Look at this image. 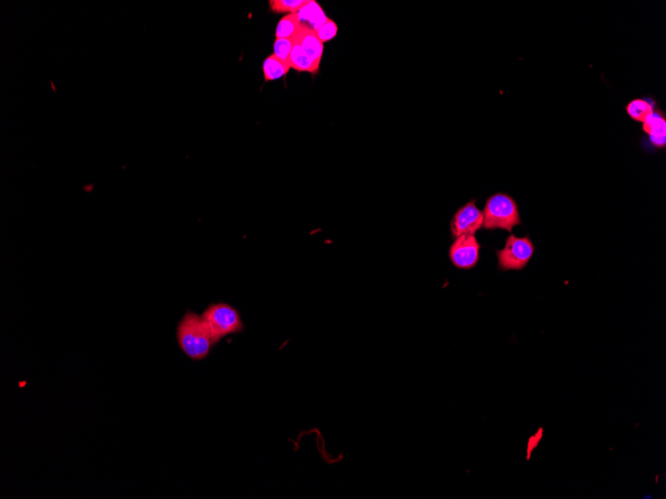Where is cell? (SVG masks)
Instances as JSON below:
<instances>
[{"label": "cell", "instance_id": "1", "mask_svg": "<svg viewBox=\"0 0 666 499\" xmlns=\"http://www.w3.org/2000/svg\"><path fill=\"white\" fill-rule=\"evenodd\" d=\"M176 339L179 350L194 362L206 360L216 346L201 315L191 310L179 321Z\"/></svg>", "mask_w": 666, "mask_h": 499}, {"label": "cell", "instance_id": "2", "mask_svg": "<svg viewBox=\"0 0 666 499\" xmlns=\"http://www.w3.org/2000/svg\"><path fill=\"white\" fill-rule=\"evenodd\" d=\"M201 317L216 345L227 337L244 330L239 311L226 302L209 304Z\"/></svg>", "mask_w": 666, "mask_h": 499}, {"label": "cell", "instance_id": "3", "mask_svg": "<svg viewBox=\"0 0 666 499\" xmlns=\"http://www.w3.org/2000/svg\"><path fill=\"white\" fill-rule=\"evenodd\" d=\"M483 229L486 231L503 229L512 233L515 226H521L517 201L510 194L497 193L486 201L483 209Z\"/></svg>", "mask_w": 666, "mask_h": 499}, {"label": "cell", "instance_id": "4", "mask_svg": "<svg viewBox=\"0 0 666 499\" xmlns=\"http://www.w3.org/2000/svg\"><path fill=\"white\" fill-rule=\"evenodd\" d=\"M535 251V244L529 236L518 238L510 234L506 238L504 248L496 251L499 270H523L533 258Z\"/></svg>", "mask_w": 666, "mask_h": 499}, {"label": "cell", "instance_id": "5", "mask_svg": "<svg viewBox=\"0 0 666 499\" xmlns=\"http://www.w3.org/2000/svg\"><path fill=\"white\" fill-rule=\"evenodd\" d=\"M481 244L472 234L458 236L449 248V259L455 268L470 270L475 268L480 261Z\"/></svg>", "mask_w": 666, "mask_h": 499}, {"label": "cell", "instance_id": "6", "mask_svg": "<svg viewBox=\"0 0 666 499\" xmlns=\"http://www.w3.org/2000/svg\"><path fill=\"white\" fill-rule=\"evenodd\" d=\"M483 211L477 208L475 199L464 204L462 208L458 209L454 214L450 223V233L452 238L472 234L475 236L477 231L483 229Z\"/></svg>", "mask_w": 666, "mask_h": 499}, {"label": "cell", "instance_id": "7", "mask_svg": "<svg viewBox=\"0 0 666 499\" xmlns=\"http://www.w3.org/2000/svg\"><path fill=\"white\" fill-rule=\"evenodd\" d=\"M642 130L655 148L663 149L666 146V119L660 110H653L643 121Z\"/></svg>", "mask_w": 666, "mask_h": 499}, {"label": "cell", "instance_id": "8", "mask_svg": "<svg viewBox=\"0 0 666 499\" xmlns=\"http://www.w3.org/2000/svg\"><path fill=\"white\" fill-rule=\"evenodd\" d=\"M293 43H298L316 64L321 65L324 44L319 40L318 34L314 30L303 25L296 36L293 37Z\"/></svg>", "mask_w": 666, "mask_h": 499}, {"label": "cell", "instance_id": "9", "mask_svg": "<svg viewBox=\"0 0 666 499\" xmlns=\"http://www.w3.org/2000/svg\"><path fill=\"white\" fill-rule=\"evenodd\" d=\"M296 14L301 24L314 31H316L328 19L323 7L316 0H309L308 4L304 5Z\"/></svg>", "mask_w": 666, "mask_h": 499}, {"label": "cell", "instance_id": "10", "mask_svg": "<svg viewBox=\"0 0 666 499\" xmlns=\"http://www.w3.org/2000/svg\"><path fill=\"white\" fill-rule=\"evenodd\" d=\"M289 65L291 69L296 71L308 72L313 75L318 73L319 66H321L316 64L298 43H293V51L289 57Z\"/></svg>", "mask_w": 666, "mask_h": 499}, {"label": "cell", "instance_id": "11", "mask_svg": "<svg viewBox=\"0 0 666 499\" xmlns=\"http://www.w3.org/2000/svg\"><path fill=\"white\" fill-rule=\"evenodd\" d=\"M291 69L288 62L278 58L274 54L269 55L264 62V81H274L283 78Z\"/></svg>", "mask_w": 666, "mask_h": 499}, {"label": "cell", "instance_id": "12", "mask_svg": "<svg viewBox=\"0 0 666 499\" xmlns=\"http://www.w3.org/2000/svg\"><path fill=\"white\" fill-rule=\"evenodd\" d=\"M301 20L298 14H288L279 20L276 28V39H293L301 28Z\"/></svg>", "mask_w": 666, "mask_h": 499}, {"label": "cell", "instance_id": "13", "mask_svg": "<svg viewBox=\"0 0 666 499\" xmlns=\"http://www.w3.org/2000/svg\"><path fill=\"white\" fill-rule=\"evenodd\" d=\"M653 105L645 99H635L627 106V113L635 121L643 123L648 115L653 112Z\"/></svg>", "mask_w": 666, "mask_h": 499}, {"label": "cell", "instance_id": "14", "mask_svg": "<svg viewBox=\"0 0 666 499\" xmlns=\"http://www.w3.org/2000/svg\"><path fill=\"white\" fill-rule=\"evenodd\" d=\"M309 0H271L269 9L274 14H296Z\"/></svg>", "mask_w": 666, "mask_h": 499}, {"label": "cell", "instance_id": "15", "mask_svg": "<svg viewBox=\"0 0 666 499\" xmlns=\"http://www.w3.org/2000/svg\"><path fill=\"white\" fill-rule=\"evenodd\" d=\"M316 32L319 40L324 44L335 38L338 32V26L333 19H328Z\"/></svg>", "mask_w": 666, "mask_h": 499}, {"label": "cell", "instance_id": "16", "mask_svg": "<svg viewBox=\"0 0 666 499\" xmlns=\"http://www.w3.org/2000/svg\"><path fill=\"white\" fill-rule=\"evenodd\" d=\"M293 39H276V41H274V54L276 55L278 58L283 60V61L288 62L289 63V57H291V51H293Z\"/></svg>", "mask_w": 666, "mask_h": 499}]
</instances>
